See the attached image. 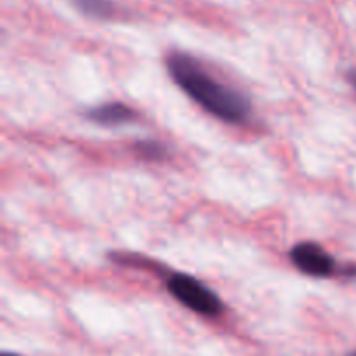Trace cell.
<instances>
[{
    "label": "cell",
    "mask_w": 356,
    "mask_h": 356,
    "mask_svg": "<svg viewBox=\"0 0 356 356\" xmlns=\"http://www.w3.org/2000/svg\"><path fill=\"white\" fill-rule=\"evenodd\" d=\"M83 115H86L87 120L103 125V127H117V125L131 124L138 118V111L134 108L125 103H118V101L97 104V106L89 108Z\"/></svg>",
    "instance_id": "4"
},
{
    "label": "cell",
    "mask_w": 356,
    "mask_h": 356,
    "mask_svg": "<svg viewBox=\"0 0 356 356\" xmlns=\"http://www.w3.org/2000/svg\"><path fill=\"white\" fill-rule=\"evenodd\" d=\"M348 82H350L351 87L356 90V70H351L350 75H348Z\"/></svg>",
    "instance_id": "7"
},
{
    "label": "cell",
    "mask_w": 356,
    "mask_h": 356,
    "mask_svg": "<svg viewBox=\"0 0 356 356\" xmlns=\"http://www.w3.org/2000/svg\"><path fill=\"white\" fill-rule=\"evenodd\" d=\"M165 68L170 79L198 106L228 124H242L250 115V101L226 83L218 82L198 59L186 52L167 56Z\"/></svg>",
    "instance_id": "1"
},
{
    "label": "cell",
    "mask_w": 356,
    "mask_h": 356,
    "mask_svg": "<svg viewBox=\"0 0 356 356\" xmlns=\"http://www.w3.org/2000/svg\"><path fill=\"white\" fill-rule=\"evenodd\" d=\"M134 152L138 153L141 159L149 160V162H160L167 156V148L160 145L159 141L153 139H146V141H138L134 145Z\"/></svg>",
    "instance_id": "6"
},
{
    "label": "cell",
    "mask_w": 356,
    "mask_h": 356,
    "mask_svg": "<svg viewBox=\"0 0 356 356\" xmlns=\"http://www.w3.org/2000/svg\"><path fill=\"white\" fill-rule=\"evenodd\" d=\"M73 6L92 19H111L117 13V6L111 0H72Z\"/></svg>",
    "instance_id": "5"
},
{
    "label": "cell",
    "mask_w": 356,
    "mask_h": 356,
    "mask_svg": "<svg viewBox=\"0 0 356 356\" xmlns=\"http://www.w3.org/2000/svg\"><path fill=\"white\" fill-rule=\"evenodd\" d=\"M351 356H356V351H355V353H353V355H351Z\"/></svg>",
    "instance_id": "9"
},
{
    "label": "cell",
    "mask_w": 356,
    "mask_h": 356,
    "mask_svg": "<svg viewBox=\"0 0 356 356\" xmlns=\"http://www.w3.org/2000/svg\"><path fill=\"white\" fill-rule=\"evenodd\" d=\"M167 291L177 302L191 312L207 318H216L222 313L225 306L212 289L202 284L198 278L188 273H172L167 277Z\"/></svg>",
    "instance_id": "2"
},
{
    "label": "cell",
    "mask_w": 356,
    "mask_h": 356,
    "mask_svg": "<svg viewBox=\"0 0 356 356\" xmlns=\"http://www.w3.org/2000/svg\"><path fill=\"white\" fill-rule=\"evenodd\" d=\"M0 356H23V355L13 353V351H2V353H0Z\"/></svg>",
    "instance_id": "8"
},
{
    "label": "cell",
    "mask_w": 356,
    "mask_h": 356,
    "mask_svg": "<svg viewBox=\"0 0 356 356\" xmlns=\"http://www.w3.org/2000/svg\"><path fill=\"white\" fill-rule=\"evenodd\" d=\"M291 261L301 273L313 278H329L336 271V259L315 242H301L292 247Z\"/></svg>",
    "instance_id": "3"
}]
</instances>
